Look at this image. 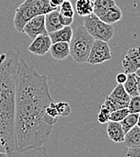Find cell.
<instances>
[{
    "label": "cell",
    "mask_w": 140,
    "mask_h": 157,
    "mask_svg": "<svg viewBox=\"0 0 140 157\" xmlns=\"http://www.w3.org/2000/svg\"><path fill=\"white\" fill-rule=\"evenodd\" d=\"M52 101L46 75L40 74L24 60H19L15 112L17 150L37 148L48 140L53 126L46 124L43 117Z\"/></svg>",
    "instance_id": "6da1fadb"
},
{
    "label": "cell",
    "mask_w": 140,
    "mask_h": 157,
    "mask_svg": "<svg viewBox=\"0 0 140 157\" xmlns=\"http://www.w3.org/2000/svg\"><path fill=\"white\" fill-rule=\"evenodd\" d=\"M20 52L8 50L0 54V151L10 155L16 150V112L17 69Z\"/></svg>",
    "instance_id": "7a4b0ae2"
},
{
    "label": "cell",
    "mask_w": 140,
    "mask_h": 157,
    "mask_svg": "<svg viewBox=\"0 0 140 157\" xmlns=\"http://www.w3.org/2000/svg\"><path fill=\"white\" fill-rule=\"evenodd\" d=\"M54 9L56 8L49 4L48 0H25L16 8L14 26L16 31L22 33L25 24L31 18L46 15Z\"/></svg>",
    "instance_id": "3957f363"
},
{
    "label": "cell",
    "mask_w": 140,
    "mask_h": 157,
    "mask_svg": "<svg viewBox=\"0 0 140 157\" xmlns=\"http://www.w3.org/2000/svg\"><path fill=\"white\" fill-rule=\"evenodd\" d=\"M94 39L85 30L83 25L73 30L69 44V55L77 63H86Z\"/></svg>",
    "instance_id": "277c9868"
},
{
    "label": "cell",
    "mask_w": 140,
    "mask_h": 157,
    "mask_svg": "<svg viewBox=\"0 0 140 157\" xmlns=\"http://www.w3.org/2000/svg\"><path fill=\"white\" fill-rule=\"evenodd\" d=\"M84 26L94 40L109 42L114 36V28L112 25L106 24L99 19L94 14L83 17Z\"/></svg>",
    "instance_id": "5b68a950"
},
{
    "label": "cell",
    "mask_w": 140,
    "mask_h": 157,
    "mask_svg": "<svg viewBox=\"0 0 140 157\" xmlns=\"http://www.w3.org/2000/svg\"><path fill=\"white\" fill-rule=\"evenodd\" d=\"M111 59H112L111 51L108 43L101 40H94L86 63L95 65V64H101Z\"/></svg>",
    "instance_id": "8992f818"
},
{
    "label": "cell",
    "mask_w": 140,
    "mask_h": 157,
    "mask_svg": "<svg viewBox=\"0 0 140 157\" xmlns=\"http://www.w3.org/2000/svg\"><path fill=\"white\" fill-rule=\"evenodd\" d=\"M31 40L41 34H48L45 27V15L37 16L29 20L23 28V32Z\"/></svg>",
    "instance_id": "52a82bcc"
},
{
    "label": "cell",
    "mask_w": 140,
    "mask_h": 157,
    "mask_svg": "<svg viewBox=\"0 0 140 157\" xmlns=\"http://www.w3.org/2000/svg\"><path fill=\"white\" fill-rule=\"evenodd\" d=\"M106 98L110 102L113 111H115L117 109L127 108L130 97L126 92L123 85L118 84L109 93V96L106 97Z\"/></svg>",
    "instance_id": "ba28073f"
},
{
    "label": "cell",
    "mask_w": 140,
    "mask_h": 157,
    "mask_svg": "<svg viewBox=\"0 0 140 157\" xmlns=\"http://www.w3.org/2000/svg\"><path fill=\"white\" fill-rule=\"evenodd\" d=\"M125 73H134L140 69L139 48L133 47L128 50L122 60Z\"/></svg>",
    "instance_id": "9c48e42d"
},
{
    "label": "cell",
    "mask_w": 140,
    "mask_h": 157,
    "mask_svg": "<svg viewBox=\"0 0 140 157\" xmlns=\"http://www.w3.org/2000/svg\"><path fill=\"white\" fill-rule=\"evenodd\" d=\"M51 44L52 43L48 34H41L32 40L28 50L32 54L43 56L49 51Z\"/></svg>",
    "instance_id": "30bf717a"
},
{
    "label": "cell",
    "mask_w": 140,
    "mask_h": 157,
    "mask_svg": "<svg viewBox=\"0 0 140 157\" xmlns=\"http://www.w3.org/2000/svg\"><path fill=\"white\" fill-rule=\"evenodd\" d=\"M139 84H140V69L134 73H127L126 81L122 84L128 96L136 97L139 96Z\"/></svg>",
    "instance_id": "8fae6325"
},
{
    "label": "cell",
    "mask_w": 140,
    "mask_h": 157,
    "mask_svg": "<svg viewBox=\"0 0 140 157\" xmlns=\"http://www.w3.org/2000/svg\"><path fill=\"white\" fill-rule=\"evenodd\" d=\"M98 18L106 24L112 25L119 22L122 18V12L117 5H114L102 13L98 16Z\"/></svg>",
    "instance_id": "7c38bea8"
},
{
    "label": "cell",
    "mask_w": 140,
    "mask_h": 157,
    "mask_svg": "<svg viewBox=\"0 0 140 157\" xmlns=\"http://www.w3.org/2000/svg\"><path fill=\"white\" fill-rule=\"evenodd\" d=\"M9 157H48L47 149L43 146H40L37 148H30L25 150H14Z\"/></svg>",
    "instance_id": "4fadbf2b"
},
{
    "label": "cell",
    "mask_w": 140,
    "mask_h": 157,
    "mask_svg": "<svg viewBox=\"0 0 140 157\" xmlns=\"http://www.w3.org/2000/svg\"><path fill=\"white\" fill-rule=\"evenodd\" d=\"M107 135L114 143H122L124 141L125 133L120 122L109 121L107 126Z\"/></svg>",
    "instance_id": "5bb4252c"
},
{
    "label": "cell",
    "mask_w": 140,
    "mask_h": 157,
    "mask_svg": "<svg viewBox=\"0 0 140 157\" xmlns=\"http://www.w3.org/2000/svg\"><path fill=\"white\" fill-rule=\"evenodd\" d=\"M51 43L55 44V43H59V42H66V43H69L73 34V29L70 25L68 26H63L62 28L57 30V31L52 32L48 33Z\"/></svg>",
    "instance_id": "9a60e30c"
},
{
    "label": "cell",
    "mask_w": 140,
    "mask_h": 157,
    "mask_svg": "<svg viewBox=\"0 0 140 157\" xmlns=\"http://www.w3.org/2000/svg\"><path fill=\"white\" fill-rule=\"evenodd\" d=\"M51 56L59 61L65 60L69 55V44L66 42H59L52 44L49 48Z\"/></svg>",
    "instance_id": "2e32d148"
},
{
    "label": "cell",
    "mask_w": 140,
    "mask_h": 157,
    "mask_svg": "<svg viewBox=\"0 0 140 157\" xmlns=\"http://www.w3.org/2000/svg\"><path fill=\"white\" fill-rule=\"evenodd\" d=\"M59 8H56L45 15V27L48 33L57 31L63 27L61 24L59 23Z\"/></svg>",
    "instance_id": "e0dca14e"
},
{
    "label": "cell",
    "mask_w": 140,
    "mask_h": 157,
    "mask_svg": "<svg viewBox=\"0 0 140 157\" xmlns=\"http://www.w3.org/2000/svg\"><path fill=\"white\" fill-rule=\"evenodd\" d=\"M125 146L130 147H140V127L138 125L128 130L124 136Z\"/></svg>",
    "instance_id": "ac0fdd59"
},
{
    "label": "cell",
    "mask_w": 140,
    "mask_h": 157,
    "mask_svg": "<svg viewBox=\"0 0 140 157\" xmlns=\"http://www.w3.org/2000/svg\"><path fill=\"white\" fill-rule=\"evenodd\" d=\"M76 11L82 17L93 13V0H77Z\"/></svg>",
    "instance_id": "d6986e66"
},
{
    "label": "cell",
    "mask_w": 140,
    "mask_h": 157,
    "mask_svg": "<svg viewBox=\"0 0 140 157\" xmlns=\"http://www.w3.org/2000/svg\"><path fill=\"white\" fill-rule=\"evenodd\" d=\"M138 120H139V113H129L123 120H121L120 123L121 125V127L126 134L128 130H130L132 127L138 125Z\"/></svg>",
    "instance_id": "ffe728a7"
},
{
    "label": "cell",
    "mask_w": 140,
    "mask_h": 157,
    "mask_svg": "<svg viewBox=\"0 0 140 157\" xmlns=\"http://www.w3.org/2000/svg\"><path fill=\"white\" fill-rule=\"evenodd\" d=\"M116 5L114 0H94L93 1V14L95 16H100L109 7Z\"/></svg>",
    "instance_id": "44dd1931"
},
{
    "label": "cell",
    "mask_w": 140,
    "mask_h": 157,
    "mask_svg": "<svg viewBox=\"0 0 140 157\" xmlns=\"http://www.w3.org/2000/svg\"><path fill=\"white\" fill-rule=\"evenodd\" d=\"M59 14L62 15L63 16L74 18L75 9L70 0H64V2L59 7Z\"/></svg>",
    "instance_id": "7402d4cb"
},
{
    "label": "cell",
    "mask_w": 140,
    "mask_h": 157,
    "mask_svg": "<svg viewBox=\"0 0 140 157\" xmlns=\"http://www.w3.org/2000/svg\"><path fill=\"white\" fill-rule=\"evenodd\" d=\"M129 114L128 110L127 108L125 109H117L115 111L110 112L109 114V121H113V122H120L121 120H123L125 117Z\"/></svg>",
    "instance_id": "603a6c76"
},
{
    "label": "cell",
    "mask_w": 140,
    "mask_h": 157,
    "mask_svg": "<svg viewBox=\"0 0 140 157\" xmlns=\"http://www.w3.org/2000/svg\"><path fill=\"white\" fill-rule=\"evenodd\" d=\"M127 109L129 113H139L140 112V97L136 96V97H131Z\"/></svg>",
    "instance_id": "cb8c5ba5"
},
{
    "label": "cell",
    "mask_w": 140,
    "mask_h": 157,
    "mask_svg": "<svg viewBox=\"0 0 140 157\" xmlns=\"http://www.w3.org/2000/svg\"><path fill=\"white\" fill-rule=\"evenodd\" d=\"M55 106H56V109L58 111L59 117H67L71 112V108L67 102H65V101L58 102V103H55Z\"/></svg>",
    "instance_id": "d4e9b609"
},
{
    "label": "cell",
    "mask_w": 140,
    "mask_h": 157,
    "mask_svg": "<svg viewBox=\"0 0 140 157\" xmlns=\"http://www.w3.org/2000/svg\"><path fill=\"white\" fill-rule=\"evenodd\" d=\"M109 112L103 107H101V109L99 114L97 115V120L100 124H107L109 121Z\"/></svg>",
    "instance_id": "484cf974"
},
{
    "label": "cell",
    "mask_w": 140,
    "mask_h": 157,
    "mask_svg": "<svg viewBox=\"0 0 140 157\" xmlns=\"http://www.w3.org/2000/svg\"><path fill=\"white\" fill-rule=\"evenodd\" d=\"M127 157H140V147H130L127 152Z\"/></svg>",
    "instance_id": "4316f807"
},
{
    "label": "cell",
    "mask_w": 140,
    "mask_h": 157,
    "mask_svg": "<svg viewBox=\"0 0 140 157\" xmlns=\"http://www.w3.org/2000/svg\"><path fill=\"white\" fill-rule=\"evenodd\" d=\"M59 23L61 24L62 26H68L70 25L73 21H74V18H70V17H66V16H63L62 15H59Z\"/></svg>",
    "instance_id": "83f0119b"
},
{
    "label": "cell",
    "mask_w": 140,
    "mask_h": 157,
    "mask_svg": "<svg viewBox=\"0 0 140 157\" xmlns=\"http://www.w3.org/2000/svg\"><path fill=\"white\" fill-rule=\"evenodd\" d=\"M126 78H127V73L125 72H121L116 75V81L118 84H123L126 81Z\"/></svg>",
    "instance_id": "f1b7e54d"
},
{
    "label": "cell",
    "mask_w": 140,
    "mask_h": 157,
    "mask_svg": "<svg viewBox=\"0 0 140 157\" xmlns=\"http://www.w3.org/2000/svg\"><path fill=\"white\" fill-rule=\"evenodd\" d=\"M48 2H49V4H50L53 7L59 8V7L60 6V5L64 2V0H48Z\"/></svg>",
    "instance_id": "f546056e"
},
{
    "label": "cell",
    "mask_w": 140,
    "mask_h": 157,
    "mask_svg": "<svg viewBox=\"0 0 140 157\" xmlns=\"http://www.w3.org/2000/svg\"><path fill=\"white\" fill-rule=\"evenodd\" d=\"M0 157H9V156H8V155H7L5 152H2V151H0Z\"/></svg>",
    "instance_id": "4dcf8cb0"
}]
</instances>
